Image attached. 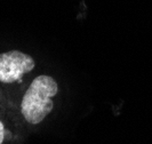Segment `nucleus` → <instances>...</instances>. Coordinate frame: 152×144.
I'll return each mask as SVG.
<instances>
[{
    "mask_svg": "<svg viewBox=\"0 0 152 144\" xmlns=\"http://www.w3.org/2000/svg\"><path fill=\"white\" fill-rule=\"evenodd\" d=\"M58 91V86L53 77L41 75L33 79L26 89L21 103V111L29 124H40L54 107L53 97Z\"/></svg>",
    "mask_w": 152,
    "mask_h": 144,
    "instance_id": "obj_1",
    "label": "nucleus"
},
{
    "mask_svg": "<svg viewBox=\"0 0 152 144\" xmlns=\"http://www.w3.org/2000/svg\"><path fill=\"white\" fill-rule=\"evenodd\" d=\"M36 67L30 55L20 50H9L0 54V83H12L31 72Z\"/></svg>",
    "mask_w": 152,
    "mask_h": 144,
    "instance_id": "obj_2",
    "label": "nucleus"
},
{
    "mask_svg": "<svg viewBox=\"0 0 152 144\" xmlns=\"http://www.w3.org/2000/svg\"><path fill=\"white\" fill-rule=\"evenodd\" d=\"M5 133H6V130L4 127V124L0 121V144H2L4 140H5Z\"/></svg>",
    "mask_w": 152,
    "mask_h": 144,
    "instance_id": "obj_3",
    "label": "nucleus"
}]
</instances>
